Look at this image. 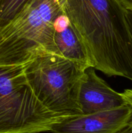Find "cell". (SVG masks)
<instances>
[{
	"label": "cell",
	"mask_w": 132,
	"mask_h": 133,
	"mask_svg": "<svg viewBox=\"0 0 132 133\" xmlns=\"http://www.w3.org/2000/svg\"><path fill=\"white\" fill-rule=\"evenodd\" d=\"M126 19L127 24H128V29H129V31L132 41V10H126Z\"/></svg>",
	"instance_id": "obj_10"
},
{
	"label": "cell",
	"mask_w": 132,
	"mask_h": 133,
	"mask_svg": "<svg viewBox=\"0 0 132 133\" xmlns=\"http://www.w3.org/2000/svg\"><path fill=\"white\" fill-rule=\"evenodd\" d=\"M132 108L128 104L112 110L66 116L53 125L52 133H116L130 122Z\"/></svg>",
	"instance_id": "obj_5"
},
{
	"label": "cell",
	"mask_w": 132,
	"mask_h": 133,
	"mask_svg": "<svg viewBox=\"0 0 132 133\" xmlns=\"http://www.w3.org/2000/svg\"><path fill=\"white\" fill-rule=\"evenodd\" d=\"M58 1H59V2L60 3L61 5H62V6H63V5H64V3L65 0H58Z\"/></svg>",
	"instance_id": "obj_13"
},
{
	"label": "cell",
	"mask_w": 132,
	"mask_h": 133,
	"mask_svg": "<svg viewBox=\"0 0 132 133\" xmlns=\"http://www.w3.org/2000/svg\"><path fill=\"white\" fill-rule=\"evenodd\" d=\"M131 123H132V118H131Z\"/></svg>",
	"instance_id": "obj_14"
},
{
	"label": "cell",
	"mask_w": 132,
	"mask_h": 133,
	"mask_svg": "<svg viewBox=\"0 0 132 133\" xmlns=\"http://www.w3.org/2000/svg\"><path fill=\"white\" fill-rule=\"evenodd\" d=\"M116 133H132V123L131 121L128 124L122 127Z\"/></svg>",
	"instance_id": "obj_11"
},
{
	"label": "cell",
	"mask_w": 132,
	"mask_h": 133,
	"mask_svg": "<svg viewBox=\"0 0 132 133\" xmlns=\"http://www.w3.org/2000/svg\"><path fill=\"white\" fill-rule=\"evenodd\" d=\"M78 104L82 114L112 110L126 105L121 93L97 75L93 67L84 71L80 80Z\"/></svg>",
	"instance_id": "obj_6"
},
{
	"label": "cell",
	"mask_w": 132,
	"mask_h": 133,
	"mask_svg": "<svg viewBox=\"0 0 132 133\" xmlns=\"http://www.w3.org/2000/svg\"><path fill=\"white\" fill-rule=\"evenodd\" d=\"M63 11L96 70L132 81V41L118 0H65Z\"/></svg>",
	"instance_id": "obj_1"
},
{
	"label": "cell",
	"mask_w": 132,
	"mask_h": 133,
	"mask_svg": "<svg viewBox=\"0 0 132 133\" xmlns=\"http://www.w3.org/2000/svg\"><path fill=\"white\" fill-rule=\"evenodd\" d=\"M54 40L60 55L85 69L93 67L84 44L64 12L54 21Z\"/></svg>",
	"instance_id": "obj_7"
},
{
	"label": "cell",
	"mask_w": 132,
	"mask_h": 133,
	"mask_svg": "<svg viewBox=\"0 0 132 133\" xmlns=\"http://www.w3.org/2000/svg\"><path fill=\"white\" fill-rule=\"evenodd\" d=\"M63 12L58 0H29L16 16L0 27V66L23 65L45 54L60 55L54 23Z\"/></svg>",
	"instance_id": "obj_2"
},
{
	"label": "cell",
	"mask_w": 132,
	"mask_h": 133,
	"mask_svg": "<svg viewBox=\"0 0 132 133\" xmlns=\"http://www.w3.org/2000/svg\"><path fill=\"white\" fill-rule=\"evenodd\" d=\"M121 94L126 103L132 108V89L124 90Z\"/></svg>",
	"instance_id": "obj_9"
},
{
	"label": "cell",
	"mask_w": 132,
	"mask_h": 133,
	"mask_svg": "<svg viewBox=\"0 0 132 133\" xmlns=\"http://www.w3.org/2000/svg\"><path fill=\"white\" fill-rule=\"evenodd\" d=\"M126 10H132V0H118Z\"/></svg>",
	"instance_id": "obj_12"
},
{
	"label": "cell",
	"mask_w": 132,
	"mask_h": 133,
	"mask_svg": "<svg viewBox=\"0 0 132 133\" xmlns=\"http://www.w3.org/2000/svg\"><path fill=\"white\" fill-rule=\"evenodd\" d=\"M29 0H0V27L16 16Z\"/></svg>",
	"instance_id": "obj_8"
},
{
	"label": "cell",
	"mask_w": 132,
	"mask_h": 133,
	"mask_svg": "<svg viewBox=\"0 0 132 133\" xmlns=\"http://www.w3.org/2000/svg\"><path fill=\"white\" fill-rule=\"evenodd\" d=\"M24 66H0V133L49 132L66 117L37 98L27 84Z\"/></svg>",
	"instance_id": "obj_3"
},
{
	"label": "cell",
	"mask_w": 132,
	"mask_h": 133,
	"mask_svg": "<svg viewBox=\"0 0 132 133\" xmlns=\"http://www.w3.org/2000/svg\"><path fill=\"white\" fill-rule=\"evenodd\" d=\"M24 68L27 84L49 110L63 116L82 114L78 92L85 68L56 54L39 56Z\"/></svg>",
	"instance_id": "obj_4"
}]
</instances>
